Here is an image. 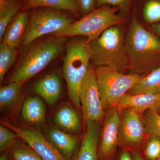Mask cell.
I'll list each match as a JSON object with an SVG mask.
<instances>
[{"label":"cell","mask_w":160,"mask_h":160,"mask_svg":"<svg viewBox=\"0 0 160 160\" xmlns=\"http://www.w3.org/2000/svg\"><path fill=\"white\" fill-rule=\"evenodd\" d=\"M125 48L130 74L140 75L154 70L160 56V41L145 29L133 15Z\"/></svg>","instance_id":"1"},{"label":"cell","mask_w":160,"mask_h":160,"mask_svg":"<svg viewBox=\"0 0 160 160\" xmlns=\"http://www.w3.org/2000/svg\"><path fill=\"white\" fill-rule=\"evenodd\" d=\"M119 160H133V159L128 151H124L120 155Z\"/></svg>","instance_id":"31"},{"label":"cell","mask_w":160,"mask_h":160,"mask_svg":"<svg viewBox=\"0 0 160 160\" xmlns=\"http://www.w3.org/2000/svg\"><path fill=\"white\" fill-rule=\"evenodd\" d=\"M79 99L86 120L98 122L102 118L104 109L100 99L94 69L90 65L81 85Z\"/></svg>","instance_id":"8"},{"label":"cell","mask_w":160,"mask_h":160,"mask_svg":"<svg viewBox=\"0 0 160 160\" xmlns=\"http://www.w3.org/2000/svg\"><path fill=\"white\" fill-rule=\"evenodd\" d=\"M99 128L97 122L86 120V129L81 148L74 160H98L97 146Z\"/></svg>","instance_id":"13"},{"label":"cell","mask_w":160,"mask_h":160,"mask_svg":"<svg viewBox=\"0 0 160 160\" xmlns=\"http://www.w3.org/2000/svg\"><path fill=\"white\" fill-rule=\"evenodd\" d=\"M62 83L57 74L51 73L44 77L36 83L32 90L49 104L57 102L62 92Z\"/></svg>","instance_id":"14"},{"label":"cell","mask_w":160,"mask_h":160,"mask_svg":"<svg viewBox=\"0 0 160 160\" xmlns=\"http://www.w3.org/2000/svg\"><path fill=\"white\" fill-rule=\"evenodd\" d=\"M78 9L82 16L89 14L97 8V0H76Z\"/></svg>","instance_id":"30"},{"label":"cell","mask_w":160,"mask_h":160,"mask_svg":"<svg viewBox=\"0 0 160 160\" xmlns=\"http://www.w3.org/2000/svg\"><path fill=\"white\" fill-rule=\"evenodd\" d=\"M22 114L23 119L27 122H42L46 116V108L42 101L38 97L27 98L23 104Z\"/></svg>","instance_id":"18"},{"label":"cell","mask_w":160,"mask_h":160,"mask_svg":"<svg viewBox=\"0 0 160 160\" xmlns=\"http://www.w3.org/2000/svg\"><path fill=\"white\" fill-rule=\"evenodd\" d=\"M128 92L131 94L160 93V66L142 78Z\"/></svg>","instance_id":"19"},{"label":"cell","mask_w":160,"mask_h":160,"mask_svg":"<svg viewBox=\"0 0 160 160\" xmlns=\"http://www.w3.org/2000/svg\"><path fill=\"white\" fill-rule=\"evenodd\" d=\"M55 122L61 128L71 132H78L80 129L79 118L76 112L68 106L62 107L56 113Z\"/></svg>","instance_id":"20"},{"label":"cell","mask_w":160,"mask_h":160,"mask_svg":"<svg viewBox=\"0 0 160 160\" xmlns=\"http://www.w3.org/2000/svg\"><path fill=\"white\" fill-rule=\"evenodd\" d=\"M89 43L95 67L106 66L121 72L129 69L125 43L118 26L106 29Z\"/></svg>","instance_id":"3"},{"label":"cell","mask_w":160,"mask_h":160,"mask_svg":"<svg viewBox=\"0 0 160 160\" xmlns=\"http://www.w3.org/2000/svg\"><path fill=\"white\" fill-rule=\"evenodd\" d=\"M114 107L118 111L131 109L140 114L147 109L160 111V93H126L118 101Z\"/></svg>","instance_id":"10"},{"label":"cell","mask_w":160,"mask_h":160,"mask_svg":"<svg viewBox=\"0 0 160 160\" xmlns=\"http://www.w3.org/2000/svg\"><path fill=\"white\" fill-rule=\"evenodd\" d=\"M132 156L133 160H145L137 152H133Z\"/></svg>","instance_id":"33"},{"label":"cell","mask_w":160,"mask_h":160,"mask_svg":"<svg viewBox=\"0 0 160 160\" xmlns=\"http://www.w3.org/2000/svg\"><path fill=\"white\" fill-rule=\"evenodd\" d=\"M22 7L25 10L38 8H49L68 11L75 15L79 14L76 0H27Z\"/></svg>","instance_id":"17"},{"label":"cell","mask_w":160,"mask_h":160,"mask_svg":"<svg viewBox=\"0 0 160 160\" xmlns=\"http://www.w3.org/2000/svg\"><path fill=\"white\" fill-rule=\"evenodd\" d=\"M133 0H97V8L104 5L117 7L120 12L126 15L131 9Z\"/></svg>","instance_id":"28"},{"label":"cell","mask_w":160,"mask_h":160,"mask_svg":"<svg viewBox=\"0 0 160 160\" xmlns=\"http://www.w3.org/2000/svg\"><path fill=\"white\" fill-rule=\"evenodd\" d=\"M146 132L150 135L160 138V115L156 110L150 109L147 112L145 117Z\"/></svg>","instance_id":"26"},{"label":"cell","mask_w":160,"mask_h":160,"mask_svg":"<svg viewBox=\"0 0 160 160\" xmlns=\"http://www.w3.org/2000/svg\"><path fill=\"white\" fill-rule=\"evenodd\" d=\"M157 160H160V157Z\"/></svg>","instance_id":"35"},{"label":"cell","mask_w":160,"mask_h":160,"mask_svg":"<svg viewBox=\"0 0 160 160\" xmlns=\"http://www.w3.org/2000/svg\"><path fill=\"white\" fill-rule=\"evenodd\" d=\"M16 48L1 42L0 45V82H2L9 69L14 64L17 58Z\"/></svg>","instance_id":"23"},{"label":"cell","mask_w":160,"mask_h":160,"mask_svg":"<svg viewBox=\"0 0 160 160\" xmlns=\"http://www.w3.org/2000/svg\"><path fill=\"white\" fill-rule=\"evenodd\" d=\"M29 18L22 41L23 46L31 44L46 35L63 31L73 21L61 10L49 8H36Z\"/></svg>","instance_id":"7"},{"label":"cell","mask_w":160,"mask_h":160,"mask_svg":"<svg viewBox=\"0 0 160 160\" xmlns=\"http://www.w3.org/2000/svg\"><path fill=\"white\" fill-rule=\"evenodd\" d=\"M119 11L117 7L109 5L101 6L73 22L63 31L55 34V36L68 38L83 36L87 38L88 43L91 42L106 29L124 22V15Z\"/></svg>","instance_id":"5"},{"label":"cell","mask_w":160,"mask_h":160,"mask_svg":"<svg viewBox=\"0 0 160 160\" xmlns=\"http://www.w3.org/2000/svg\"><path fill=\"white\" fill-rule=\"evenodd\" d=\"M66 50L63 63V76L70 101L80 108V88L91 59L90 45L86 40L75 39L68 43Z\"/></svg>","instance_id":"4"},{"label":"cell","mask_w":160,"mask_h":160,"mask_svg":"<svg viewBox=\"0 0 160 160\" xmlns=\"http://www.w3.org/2000/svg\"><path fill=\"white\" fill-rule=\"evenodd\" d=\"M29 18L27 12H20L9 23L5 30L1 42L17 48L22 42L29 25Z\"/></svg>","instance_id":"15"},{"label":"cell","mask_w":160,"mask_h":160,"mask_svg":"<svg viewBox=\"0 0 160 160\" xmlns=\"http://www.w3.org/2000/svg\"><path fill=\"white\" fill-rule=\"evenodd\" d=\"M44 160H66L53 144L38 129H22L7 125Z\"/></svg>","instance_id":"9"},{"label":"cell","mask_w":160,"mask_h":160,"mask_svg":"<svg viewBox=\"0 0 160 160\" xmlns=\"http://www.w3.org/2000/svg\"><path fill=\"white\" fill-rule=\"evenodd\" d=\"M23 84L21 83H9L0 89V107L6 109L12 106L18 99Z\"/></svg>","instance_id":"24"},{"label":"cell","mask_w":160,"mask_h":160,"mask_svg":"<svg viewBox=\"0 0 160 160\" xmlns=\"http://www.w3.org/2000/svg\"><path fill=\"white\" fill-rule=\"evenodd\" d=\"M23 3L21 0H0V41Z\"/></svg>","instance_id":"21"},{"label":"cell","mask_w":160,"mask_h":160,"mask_svg":"<svg viewBox=\"0 0 160 160\" xmlns=\"http://www.w3.org/2000/svg\"><path fill=\"white\" fill-rule=\"evenodd\" d=\"M143 19L147 23L160 21V0H138Z\"/></svg>","instance_id":"22"},{"label":"cell","mask_w":160,"mask_h":160,"mask_svg":"<svg viewBox=\"0 0 160 160\" xmlns=\"http://www.w3.org/2000/svg\"><path fill=\"white\" fill-rule=\"evenodd\" d=\"M121 122V136L125 143L137 144L144 138L146 131L145 122L140 113L131 109H127Z\"/></svg>","instance_id":"12"},{"label":"cell","mask_w":160,"mask_h":160,"mask_svg":"<svg viewBox=\"0 0 160 160\" xmlns=\"http://www.w3.org/2000/svg\"><path fill=\"white\" fill-rule=\"evenodd\" d=\"M93 69L104 109L114 107L118 101L143 78L140 75L124 74L106 66L95 67Z\"/></svg>","instance_id":"6"},{"label":"cell","mask_w":160,"mask_h":160,"mask_svg":"<svg viewBox=\"0 0 160 160\" xmlns=\"http://www.w3.org/2000/svg\"><path fill=\"white\" fill-rule=\"evenodd\" d=\"M14 160H44L29 146L21 143H15L11 147Z\"/></svg>","instance_id":"25"},{"label":"cell","mask_w":160,"mask_h":160,"mask_svg":"<svg viewBox=\"0 0 160 160\" xmlns=\"http://www.w3.org/2000/svg\"><path fill=\"white\" fill-rule=\"evenodd\" d=\"M49 141L64 156L69 159L77 145L76 138L56 128H51L48 132Z\"/></svg>","instance_id":"16"},{"label":"cell","mask_w":160,"mask_h":160,"mask_svg":"<svg viewBox=\"0 0 160 160\" xmlns=\"http://www.w3.org/2000/svg\"><path fill=\"white\" fill-rule=\"evenodd\" d=\"M121 120L116 109H112L106 115L104 121L101 143V153L104 157L111 155L118 142Z\"/></svg>","instance_id":"11"},{"label":"cell","mask_w":160,"mask_h":160,"mask_svg":"<svg viewBox=\"0 0 160 160\" xmlns=\"http://www.w3.org/2000/svg\"><path fill=\"white\" fill-rule=\"evenodd\" d=\"M17 135L3 126H0V149L1 151L6 149L12 143Z\"/></svg>","instance_id":"29"},{"label":"cell","mask_w":160,"mask_h":160,"mask_svg":"<svg viewBox=\"0 0 160 160\" xmlns=\"http://www.w3.org/2000/svg\"><path fill=\"white\" fill-rule=\"evenodd\" d=\"M150 29L152 31L155 32L156 33L160 35V23L152 25L150 27Z\"/></svg>","instance_id":"32"},{"label":"cell","mask_w":160,"mask_h":160,"mask_svg":"<svg viewBox=\"0 0 160 160\" xmlns=\"http://www.w3.org/2000/svg\"><path fill=\"white\" fill-rule=\"evenodd\" d=\"M0 160H8V154L6 152H4L1 156Z\"/></svg>","instance_id":"34"},{"label":"cell","mask_w":160,"mask_h":160,"mask_svg":"<svg viewBox=\"0 0 160 160\" xmlns=\"http://www.w3.org/2000/svg\"><path fill=\"white\" fill-rule=\"evenodd\" d=\"M145 153L149 160H157L160 157V137L151 135L146 144Z\"/></svg>","instance_id":"27"},{"label":"cell","mask_w":160,"mask_h":160,"mask_svg":"<svg viewBox=\"0 0 160 160\" xmlns=\"http://www.w3.org/2000/svg\"><path fill=\"white\" fill-rule=\"evenodd\" d=\"M66 38L55 36L32 46L21 60L9 82L24 84L39 73L61 54Z\"/></svg>","instance_id":"2"}]
</instances>
